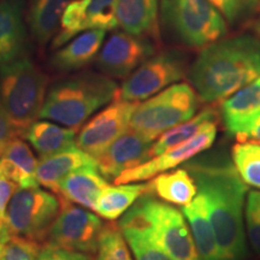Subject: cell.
<instances>
[{"label":"cell","instance_id":"cell-1","mask_svg":"<svg viewBox=\"0 0 260 260\" xmlns=\"http://www.w3.org/2000/svg\"><path fill=\"white\" fill-rule=\"evenodd\" d=\"M198 191L204 195L222 260H245L248 255L245 232L247 184L224 154L194 157L184 164Z\"/></svg>","mask_w":260,"mask_h":260},{"label":"cell","instance_id":"cell-2","mask_svg":"<svg viewBox=\"0 0 260 260\" xmlns=\"http://www.w3.org/2000/svg\"><path fill=\"white\" fill-rule=\"evenodd\" d=\"M187 76L201 102L222 103L260 77V40L241 34L213 42L201 50Z\"/></svg>","mask_w":260,"mask_h":260},{"label":"cell","instance_id":"cell-3","mask_svg":"<svg viewBox=\"0 0 260 260\" xmlns=\"http://www.w3.org/2000/svg\"><path fill=\"white\" fill-rule=\"evenodd\" d=\"M117 90L115 81L106 75L92 71L77 74L51 87L39 117L80 129L115 99Z\"/></svg>","mask_w":260,"mask_h":260},{"label":"cell","instance_id":"cell-4","mask_svg":"<svg viewBox=\"0 0 260 260\" xmlns=\"http://www.w3.org/2000/svg\"><path fill=\"white\" fill-rule=\"evenodd\" d=\"M118 226L144 232L174 260H201L182 211L155 199L153 194L142 195L126 211Z\"/></svg>","mask_w":260,"mask_h":260},{"label":"cell","instance_id":"cell-5","mask_svg":"<svg viewBox=\"0 0 260 260\" xmlns=\"http://www.w3.org/2000/svg\"><path fill=\"white\" fill-rule=\"evenodd\" d=\"M46 94L47 76L30 58L0 65V103L19 136L40 116Z\"/></svg>","mask_w":260,"mask_h":260},{"label":"cell","instance_id":"cell-6","mask_svg":"<svg viewBox=\"0 0 260 260\" xmlns=\"http://www.w3.org/2000/svg\"><path fill=\"white\" fill-rule=\"evenodd\" d=\"M159 19L167 31L190 48H203L220 40L228 24L210 0H160Z\"/></svg>","mask_w":260,"mask_h":260},{"label":"cell","instance_id":"cell-7","mask_svg":"<svg viewBox=\"0 0 260 260\" xmlns=\"http://www.w3.org/2000/svg\"><path fill=\"white\" fill-rule=\"evenodd\" d=\"M199 102V95L189 83H174L139 103L129 128L155 141L162 133L194 117Z\"/></svg>","mask_w":260,"mask_h":260},{"label":"cell","instance_id":"cell-8","mask_svg":"<svg viewBox=\"0 0 260 260\" xmlns=\"http://www.w3.org/2000/svg\"><path fill=\"white\" fill-rule=\"evenodd\" d=\"M60 209L59 195L39 186L18 187L8 205L5 222L11 235L44 241Z\"/></svg>","mask_w":260,"mask_h":260},{"label":"cell","instance_id":"cell-9","mask_svg":"<svg viewBox=\"0 0 260 260\" xmlns=\"http://www.w3.org/2000/svg\"><path fill=\"white\" fill-rule=\"evenodd\" d=\"M188 58L181 51L153 54L135 69L117 90L115 99L142 102L188 75Z\"/></svg>","mask_w":260,"mask_h":260},{"label":"cell","instance_id":"cell-10","mask_svg":"<svg viewBox=\"0 0 260 260\" xmlns=\"http://www.w3.org/2000/svg\"><path fill=\"white\" fill-rule=\"evenodd\" d=\"M103 228L96 214L61 198V209L48 230L46 241L47 245L92 255L96 253Z\"/></svg>","mask_w":260,"mask_h":260},{"label":"cell","instance_id":"cell-11","mask_svg":"<svg viewBox=\"0 0 260 260\" xmlns=\"http://www.w3.org/2000/svg\"><path fill=\"white\" fill-rule=\"evenodd\" d=\"M218 124L219 119L209 123L191 139L148 159L138 167L125 170L113 182H115V184H122L147 181L161 174V172L172 170L180 165H184L190 159L204 153L212 147L217 138Z\"/></svg>","mask_w":260,"mask_h":260},{"label":"cell","instance_id":"cell-12","mask_svg":"<svg viewBox=\"0 0 260 260\" xmlns=\"http://www.w3.org/2000/svg\"><path fill=\"white\" fill-rule=\"evenodd\" d=\"M138 105V102L113 99L105 109L81 126L76 136L77 147L95 157L129 129L130 119Z\"/></svg>","mask_w":260,"mask_h":260},{"label":"cell","instance_id":"cell-13","mask_svg":"<svg viewBox=\"0 0 260 260\" xmlns=\"http://www.w3.org/2000/svg\"><path fill=\"white\" fill-rule=\"evenodd\" d=\"M153 54L155 47L147 38L115 31L100 48L96 65L100 73L111 79H126Z\"/></svg>","mask_w":260,"mask_h":260},{"label":"cell","instance_id":"cell-14","mask_svg":"<svg viewBox=\"0 0 260 260\" xmlns=\"http://www.w3.org/2000/svg\"><path fill=\"white\" fill-rule=\"evenodd\" d=\"M118 0H73L65 9L59 31L53 38V48H58L90 29L109 30L118 27Z\"/></svg>","mask_w":260,"mask_h":260},{"label":"cell","instance_id":"cell-15","mask_svg":"<svg viewBox=\"0 0 260 260\" xmlns=\"http://www.w3.org/2000/svg\"><path fill=\"white\" fill-rule=\"evenodd\" d=\"M153 140L134 129H128L94 158L96 168L106 180L115 181L122 172L148 160Z\"/></svg>","mask_w":260,"mask_h":260},{"label":"cell","instance_id":"cell-16","mask_svg":"<svg viewBox=\"0 0 260 260\" xmlns=\"http://www.w3.org/2000/svg\"><path fill=\"white\" fill-rule=\"evenodd\" d=\"M27 28L22 0H0V65L23 57Z\"/></svg>","mask_w":260,"mask_h":260},{"label":"cell","instance_id":"cell-17","mask_svg":"<svg viewBox=\"0 0 260 260\" xmlns=\"http://www.w3.org/2000/svg\"><path fill=\"white\" fill-rule=\"evenodd\" d=\"M109 186L96 165H84L70 172L58 184L57 195L70 203L94 211L103 190Z\"/></svg>","mask_w":260,"mask_h":260},{"label":"cell","instance_id":"cell-18","mask_svg":"<svg viewBox=\"0 0 260 260\" xmlns=\"http://www.w3.org/2000/svg\"><path fill=\"white\" fill-rule=\"evenodd\" d=\"M106 30L90 29L80 32L59 48L52 57L51 63L58 71L79 70L95 59L103 46Z\"/></svg>","mask_w":260,"mask_h":260},{"label":"cell","instance_id":"cell-19","mask_svg":"<svg viewBox=\"0 0 260 260\" xmlns=\"http://www.w3.org/2000/svg\"><path fill=\"white\" fill-rule=\"evenodd\" d=\"M258 112H260V77L228 96L220 105L224 129L235 138Z\"/></svg>","mask_w":260,"mask_h":260},{"label":"cell","instance_id":"cell-20","mask_svg":"<svg viewBox=\"0 0 260 260\" xmlns=\"http://www.w3.org/2000/svg\"><path fill=\"white\" fill-rule=\"evenodd\" d=\"M159 5L160 0H118V27L136 37L157 39Z\"/></svg>","mask_w":260,"mask_h":260},{"label":"cell","instance_id":"cell-21","mask_svg":"<svg viewBox=\"0 0 260 260\" xmlns=\"http://www.w3.org/2000/svg\"><path fill=\"white\" fill-rule=\"evenodd\" d=\"M201 260H222L212 222L207 212L204 195L198 193L190 204L182 207Z\"/></svg>","mask_w":260,"mask_h":260},{"label":"cell","instance_id":"cell-22","mask_svg":"<svg viewBox=\"0 0 260 260\" xmlns=\"http://www.w3.org/2000/svg\"><path fill=\"white\" fill-rule=\"evenodd\" d=\"M94 164L95 160L92 155L86 153L77 146H73L56 154L41 158L40 161H38L37 181L42 187L57 194L58 184L65 176L84 165Z\"/></svg>","mask_w":260,"mask_h":260},{"label":"cell","instance_id":"cell-23","mask_svg":"<svg viewBox=\"0 0 260 260\" xmlns=\"http://www.w3.org/2000/svg\"><path fill=\"white\" fill-rule=\"evenodd\" d=\"M37 168V158L28 144L19 138L8 141L0 158V176L15 182L18 187L38 186Z\"/></svg>","mask_w":260,"mask_h":260},{"label":"cell","instance_id":"cell-24","mask_svg":"<svg viewBox=\"0 0 260 260\" xmlns=\"http://www.w3.org/2000/svg\"><path fill=\"white\" fill-rule=\"evenodd\" d=\"M149 186L152 194L161 201L181 207L190 204L199 193L193 176L186 168L161 172L152 178Z\"/></svg>","mask_w":260,"mask_h":260},{"label":"cell","instance_id":"cell-25","mask_svg":"<svg viewBox=\"0 0 260 260\" xmlns=\"http://www.w3.org/2000/svg\"><path fill=\"white\" fill-rule=\"evenodd\" d=\"M77 129L64 128L50 121H35L23 134L41 158L56 154L76 144Z\"/></svg>","mask_w":260,"mask_h":260},{"label":"cell","instance_id":"cell-26","mask_svg":"<svg viewBox=\"0 0 260 260\" xmlns=\"http://www.w3.org/2000/svg\"><path fill=\"white\" fill-rule=\"evenodd\" d=\"M145 194H152L149 182L107 186L98 199L94 212L107 220L118 219Z\"/></svg>","mask_w":260,"mask_h":260},{"label":"cell","instance_id":"cell-27","mask_svg":"<svg viewBox=\"0 0 260 260\" xmlns=\"http://www.w3.org/2000/svg\"><path fill=\"white\" fill-rule=\"evenodd\" d=\"M73 0H30L27 21L31 35L45 45L56 37L65 9Z\"/></svg>","mask_w":260,"mask_h":260},{"label":"cell","instance_id":"cell-28","mask_svg":"<svg viewBox=\"0 0 260 260\" xmlns=\"http://www.w3.org/2000/svg\"><path fill=\"white\" fill-rule=\"evenodd\" d=\"M217 119H219L217 110H214L213 107H206V109H204L203 111L191 117L188 121L174 126V128L168 130V132L162 133L153 142L151 149H149L148 159L153 158L155 155L160 154L162 152L168 151V149L191 139L209 123L217 121Z\"/></svg>","mask_w":260,"mask_h":260},{"label":"cell","instance_id":"cell-29","mask_svg":"<svg viewBox=\"0 0 260 260\" xmlns=\"http://www.w3.org/2000/svg\"><path fill=\"white\" fill-rule=\"evenodd\" d=\"M232 160L247 186L260 190V144L237 141L232 148Z\"/></svg>","mask_w":260,"mask_h":260},{"label":"cell","instance_id":"cell-30","mask_svg":"<svg viewBox=\"0 0 260 260\" xmlns=\"http://www.w3.org/2000/svg\"><path fill=\"white\" fill-rule=\"evenodd\" d=\"M94 260H134L118 225L113 223L104 225L98 241L96 258Z\"/></svg>","mask_w":260,"mask_h":260},{"label":"cell","instance_id":"cell-31","mask_svg":"<svg viewBox=\"0 0 260 260\" xmlns=\"http://www.w3.org/2000/svg\"><path fill=\"white\" fill-rule=\"evenodd\" d=\"M135 260H174L151 237L135 228H119Z\"/></svg>","mask_w":260,"mask_h":260},{"label":"cell","instance_id":"cell-32","mask_svg":"<svg viewBox=\"0 0 260 260\" xmlns=\"http://www.w3.org/2000/svg\"><path fill=\"white\" fill-rule=\"evenodd\" d=\"M246 237L256 254L260 255V190H249L245 204Z\"/></svg>","mask_w":260,"mask_h":260},{"label":"cell","instance_id":"cell-33","mask_svg":"<svg viewBox=\"0 0 260 260\" xmlns=\"http://www.w3.org/2000/svg\"><path fill=\"white\" fill-rule=\"evenodd\" d=\"M220 12L226 23L235 25L251 17L258 9L260 0H210Z\"/></svg>","mask_w":260,"mask_h":260},{"label":"cell","instance_id":"cell-34","mask_svg":"<svg viewBox=\"0 0 260 260\" xmlns=\"http://www.w3.org/2000/svg\"><path fill=\"white\" fill-rule=\"evenodd\" d=\"M40 249L38 241L12 235L0 251V260H38Z\"/></svg>","mask_w":260,"mask_h":260},{"label":"cell","instance_id":"cell-35","mask_svg":"<svg viewBox=\"0 0 260 260\" xmlns=\"http://www.w3.org/2000/svg\"><path fill=\"white\" fill-rule=\"evenodd\" d=\"M38 260H94L92 255L86 253L74 252L51 245L44 246L39 253Z\"/></svg>","mask_w":260,"mask_h":260},{"label":"cell","instance_id":"cell-36","mask_svg":"<svg viewBox=\"0 0 260 260\" xmlns=\"http://www.w3.org/2000/svg\"><path fill=\"white\" fill-rule=\"evenodd\" d=\"M240 142H256L260 144V112L251 118L245 128L235 138Z\"/></svg>","mask_w":260,"mask_h":260},{"label":"cell","instance_id":"cell-37","mask_svg":"<svg viewBox=\"0 0 260 260\" xmlns=\"http://www.w3.org/2000/svg\"><path fill=\"white\" fill-rule=\"evenodd\" d=\"M17 188L18 186L15 182L0 176V220L5 219V213L6 209H8V205Z\"/></svg>","mask_w":260,"mask_h":260},{"label":"cell","instance_id":"cell-38","mask_svg":"<svg viewBox=\"0 0 260 260\" xmlns=\"http://www.w3.org/2000/svg\"><path fill=\"white\" fill-rule=\"evenodd\" d=\"M18 132L16 130L15 126L12 125L9 116L6 115L4 107H3L2 103H0V140L10 141V140L18 138Z\"/></svg>","mask_w":260,"mask_h":260},{"label":"cell","instance_id":"cell-39","mask_svg":"<svg viewBox=\"0 0 260 260\" xmlns=\"http://www.w3.org/2000/svg\"><path fill=\"white\" fill-rule=\"evenodd\" d=\"M11 233H10L8 224H6L5 219L4 220H0V251L2 248L4 247V245L6 242L9 241L10 237H11Z\"/></svg>","mask_w":260,"mask_h":260},{"label":"cell","instance_id":"cell-40","mask_svg":"<svg viewBox=\"0 0 260 260\" xmlns=\"http://www.w3.org/2000/svg\"><path fill=\"white\" fill-rule=\"evenodd\" d=\"M6 145H8V141H4V140H0V158H2L3 154H4Z\"/></svg>","mask_w":260,"mask_h":260},{"label":"cell","instance_id":"cell-41","mask_svg":"<svg viewBox=\"0 0 260 260\" xmlns=\"http://www.w3.org/2000/svg\"><path fill=\"white\" fill-rule=\"evenodd\" d=\"M256 30H258L260 32V17L258 19V23H256Z\"/></svg>","mask_w":260,"mask_h":260}]
</instances>
